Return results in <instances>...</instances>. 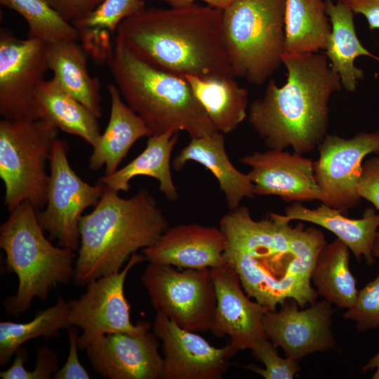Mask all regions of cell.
Returning a JSON list of instances; mask_svg holds the SVG:
<instances>
[{
  "mask_svg": "<svg viewBox=\"0 0 379 379\" xmlns=\"http://www.w3.org/2000/svg\"><path fill=\"white\" fill-rule=\"evenodd\" d=\"M219 227L227 239L225 263L237 273L249 298L271 311L288 299L301 308L315 302L311 274L327 244L321 230L302 223L292 227L275 213L255 220L244 206L225 214Z\"/></svg>",
  "mask_w": 379,
  "mask_h": 379,
  "instance_id": "obj_1",
  "label": "cell"
},
{
  "mask_svg": "<svg viewBox=\"0 0 379 379\" xmlns=\"http://www.w3.org/2000/svg\"><path fill=\"white\" fill-rule=\"evenodd\" d=\"M223 11L192 3L149 8L118 26L115 43L149 65L183 77H235L222 34Z\"/></svg>",
  "mask_w": 379,
  "mask_h": 379,
  "instance_id": "obj_2",
  "label": "cell"
},
{
  "mask_svg": "<svg viewBox=\"0 0 379 379\" xmlns=\"http://www.w3.org/2000/svg\"><path fill=\"white\" fill-rule=\"evenodd\" d=\"M281 60L286 83L278 86L270 80L263 97L251 104L248 121L269 149L291 147L302 155L327 135L328 101L342 85L325 54L284 53Z\"/></svg>",
  "mask_w": 379,
  "mask_h": 379,
  "instance_id": "obj_3",
  "label": "cell"
},
{
  "mask_svg": "<svg viewBox=\"0 0 379 379\" xmlns=\"http://www.w3.org/2000/svg\"><path fill=\"white\" fill-rule=\"evenodd\" d=\"M80 245L74 267L75 283L86 286L121 271L140 248L154 244L169 227L156 199L146 189L129 199L104 186L102 194L79 221Z\"/></svg>",
  "mask_w": 379,
  "mask_h": 379,
  "instance_id": "obj_4",
  "label": "cell"
},
{
  "mask_svg": "<svg viewBox=\"0 0 379 379\" xmlns=\"http://www.w3.org/2000/svg\"><path fill=\"white\" fill-rule=\"evenodd\" d=\"M107 63L126 103L153 135L183 131L200 138L218 132L185 78L149 65L115 42Z\"/></svg>",
  "mask_w": 379,
  "mask_h": 379,
  "instance_id": "obj_5",
  "label": "cell"
},
{
  "mask_svg": "<svg viewBox=\"0 0 379 379\" xmlns=\"http://www.w3.org/2000/svg\"><path fill=\"white\" fill-rule=\"evenodd\" d=\"M36 210L25 201L9 212L0 227L6 270L18 278L16 294L4 302L6 312L13 316L25 312L34 298L46 300L53 286L74 277V250L55 246L46 238Z\"/></svg>",
  "mask_w": 379,
  "mask_h": 379,
  "instance_id": "obj_6",
  "label": "cell"
},
{
  "mask_svg": "<svg viewBox=\"0 0 379 379\" xmlns=\"http://www.w3.org/2000/svg\"><path fill=\"white\" fill-rule=\"evenodd\" d=\"M286 0H240L223 11L222 34L234 77L261 85L284 53Z\"/></svg>",
  "mask_w": 379,
  "mask_h": 379,
  "instance_id": "obj_7",
  "label": "cell"
},
{
  "mask_svg": "<svg viewBox=\"0 0 379 379\" xmlns=\"http://www.w3.org/2000/svg\"><path fill=\"white\" fill-rule=\"evenodd\" d=\"M58 129L42 119L0 121V177L4 205L12 211L25 201L37 209L47 203L50 160Z\"/></svg>",
  "mask_w": 379,
  "mask_h": 379,
  "instance_id": "obj_8",
  "label": "cell"
},
{
  "mask_svg": "<svg viewBox=\"0 0 379 379\" xmlns=\"http://www.w3.org/2000/svg\"><path fill=\"white\" fill-rule=\"evenodd\" d=\"M141 280L152 305L183 329L210 331L216 307L211 268L177 270L149 262Z\"/></svg>",
  "mask_w": 379,
  "mask_h": 379,
  "instance_id": "obj_9",
  "label": "cell"
},
{
  "mask_svg": "<svg viewBox=\"0 0 379 379\" xmlns=\"http://www.w3.org/2000/svg\"><path fill=\"white\" fill-rule=\"evenodd\" d=\"M145 260L144 255L133 253L122 270L90 281L84 293L67 301L70 325L83 331L78 340L80 350H86L107 334L124 333L140 336L149 331L152 324L148 321L131 323L130 305L124 291L130 270Z\"/></svg>",
  "mask_w": 379,
  "mask_h": 379,
  "instance_id": "obj_10",
  "label": "cell"
},
{
  "mask_svg": "<svg viewBox=\"0 0 379 379\" xmlns=\"http://www.w3.org/2000/svg\"><path fill=\"white\" fill-rule=\"evenodd\" d=\"M65 141L55 140L51 159V175L46 208L36 213L44 231L56 239L60 247L75 251L79 248V221L83 211L98 203L104 185H91L71 168Z\"/></svg>",
  "mask_w": 379,
  "mask_h": 379,
  "instance_id": "obj_11",
  "label": "cell"
},
{
  "mask_svg": "<svg viewBox=\"0 0 379 379\" xmlns=\"http://www.w3.org/2000/svg\"><path fill=\"white\" fill-rule=\"evenodd\" d=\"M48 44L20 39L0 31V116L6 119H40L36 93L48 66Z\"/></svg>",
  "mask_w": 379,
  "mask_h": 379,
  "instance_id": "obj_12",
  "label": "cell"
},
{
  "mask_svg": "<svg viewBox=\"0 0 379 379\" xmlns=\"http://www.w3.org/2000/svg\"><path fill=\"white\" fill-rule=\"evenodd\" d=\"M318 149L314 171L326 196L324 204L343 213L358 205L362 161L370 153L379 154V131L359 133L351 138L327 134Z\"/></svg>",
  "mask_w": 379,
  "mask_h": 379,
  "instance_id": "obj_13",
  "label": "cell"
},
{
  "mask_svg": "<svg viewBox=\"0 0 379 379\" xmlns=\"http://www.w3.org/2000/svg\"><path fill=\"white\" fill-rule=\"evenodd\" d=\"M152 327L162 342L163 379H222L230 360L239 351L229 341L222 347H215L160 312H156Z\"/></svg>",
  "mask_w": 379,
  "mask_h": 379,
  "instance_id": "obj_14",
  "label": "cell"
},
{
  "mask_svg": "<svg viewBox=\"0 0 379 379\" xmlns=\"http://www.w3.org/2000/svg\"><path fill=\"white\" fill-rule=\"evenodd\" d=\"M326 299L299 310L294 299L281 305L279 312L269 310L262 317L267 338L286 357L297 361L315 352L331 350L335 340L331 329L333 310Z\"/></svg>",
  "mask_w": 379,
  "mask_h": 379,
  "instance_id": "obj_15",
  "label": "cell"
},
{
  "mask_svg": "<svg viewBox=\"0 0 379 379\" xmlns=\"http://www.w3.org/2000/svg\"><path fill=\"white\" fill-rule=\"evenodd\" d=\"M240 162L251 168L248 174L255 195L278 196L287 202L326 201L315 178L314 161L310 158L284 149H269L244 156Z\"/></svg>",
  "mask_w": 379,
  "mask_h": 379,
  "instance_id": "obj_16",
  "label": "cell"
},
{
  "mask_svg": "<svg viewBox=\"0 0 379 379\" xmlns=\"http://www.w3.org/2000/svg\"><path fill=\"white\" fill-rule=\"evenodd\" d=\"M158 338L149 331L140 336L105 335L86 348L93 370L108 379H163L164 360Z\"/></svg>",
  "mask_w": 379,
  "mask_h": 379,
  "instance_id": "obj_17",
  "label": "cell"
},
{
  "mask_svg": "<svg viewBox=\"0 0 379 379\" xmlns=\"http://www.w3.org/2000/svg\"><path fill=\"white\" fill-rule=\"evenodd\" d=\"M211 270L216 293L211 333L216 338L227 335L239 350L251 349L258 338H267L262 320L269 308L249 299L239 275L226 264Z\"/></svg>",
  "mask_w": 379,
  "mask_h": 379,
  "instance_id": "obj_18",
  "label": "cell"
},
{
  "mask_svg": "<svg viewBox=\"0 0 379 379\" xmlns=\"http://www.w3.org/2000/svg\"><path fill=\"white\" fill-rule=\"evenodd\" d=\"M227 239L220 227L197 223L168 227L152 246L143 249L146 260L179 268H214L225 265Z\"/></svg>",
  "mask_w": 379,
  "mask_h": 379,
  "instance_id": "obj_19",
  "label": "cell"
},
{
  "mask_svg": "<svg viewBox=\"0 0 379 379\" xmlns=\"http://www.w3.org/2000/svg\"><path fill=\"white\" fill-rule=\"evenodd\" d=\"M189 161L199 163L211 171L225 194L229 211L239 207L244 198L254 197L253 184L248 174L238 171L226 153L223 133L218 131L208 136L191 138L173 159L172 167L180 171Z\"/></svg>",
  "mask_w": 379,
  "mask_h": 379,
  "instance_id": "obj_20",
  "label": "cell"
},
{
  "mask_svg": "<svg viewBox=\"0 0 379 379\" xmlns=\"http://www.w3.org/2000/svg\"><path fill=\"white\" fill-rule=\"evenodd\" d=\"M282 216L289 222H309L331 231L347 246L358 260L363 255L368 265L374 263L372 248L379 229V214L373 208H367L361 218L352 219L345 216L341 211L324 203L312 209L300 202H293Z\"/></svg>",
  "mask_w": 379,
  "mask_h": 379,
  "instance_id": "obj_21",
  "label": "cell"
},
{
  "mask_svg": "<svg viewBox=\"0 0 379 379\" xmlns=\"http://www.w3.org/2000/svg\"><path fill=\"white\" fill-rule=\"evenodd\" d=\"M111 112L108 124L102 135L93 146L88 167L97 171L105 166V175H110L140 138L153 135L141 117L121 99L117 86L109 84Z\"/></svg>",
  "mask_w": 379,
  "mask_h": 379,
  "instance_id": "obj_22",
  "label": "cell"
},
{
  "mask_svg": "<svg viewBox=\"0 0 379 379\" xmlns=\"http://www.w3.org/2000/svg\"><path fill=\"white\" fill-rule=\"evenodd\" d=\"M178 140V133L173 131L149 136L141 154L122 168L100 177L99 183L117 192H128L132 178L150 176L159 181V190L169 201H176L179 194L171 175V157Z\"/></svg>",
  "mask_w": 379,
  "mask_h": 379,
  "instance_id": "obj_23",
  "label": "cell"
},
{
  "mask_svg": "<svg viewBox=\"0 0 379 379\" xmlns=\"http://www.w3.org/2000/svg\"><path fill=\"white\" fill-rule=\"evenodd\" d=\"M76 41L48 44V69L53 72V78L65 91L100 118V82L98 77L90 75L85 51Z\"/></svg>",
  "mask_w": 379,
  "mask_h": 379,
  "instance_id": "obj_24",
  "label": "cell"
},
{
  "mask_svg": "<svg viewBox=\"0 0 379 379\" xmlns=\"http://www.w3.org/2000/svg\"><path fill=\"white\" fill-rule=\"evenodd\" d=\"M326 13L331 25L325 55L331 61V69L338 74L342 87L353 93L357 81L364 77L362 69L355 67L354 60L367 55L379 61V58L368 52L359 40L354 23V13L345 4L325 0Z\"/></svg>",
  "mask_w": 379,
  "mask_h": 379,
  "instance_id": "obj_25",
  "label": "cell"
},
{
  "mask_svg": "<svg viewBox=\"0 0 379 379\" xmlns=\"http://www.w3.org/2000/svg\"><path fill=\"white\" fill-rule=\"evenodd\" d=\"M184 78L218 132L230 133L244 120L248 91L233 77L201 78L186 75Z\"/></svg>",
  "mask_w": 379,
  "mask_h": 379,
  "instance_id": "obj_26",
  "label": "cell"
},
{
  "mask_svg": "<svg viewBox=\"0 0 379 379\" xmlns=\"http://www.w3.org/2000/svg\"><path fill=\"white\" fill-rule=\"evenodd\" d=\"M36 103L40 119L58 129L80 137L92 147L100 137L98 118L53 77L40 86Z\"/></svg>",
  "mask_w": 379,
  "mask_h": 379,
  "instance_id": "obj_27",
  "label": "cell"
},
{
  "mask_svg": "<svg viewBox=\"0 0 379 379\" xmlns=\"http://www.w3.org/2000/svg\"><path fill=\"white\" fill-rule=\"evenodd\" d=\"M322 0H286L284 53H319L326 49L331 25Z\"/></svg>",
  "mask_w": 379,
  "mask_h": 379,
  "instance_id": "obj_28",
  "label": "cell"
},
{
  "mask_svg": "<svg viewBox=\"0 0 379 379\" xmlns=\"http://www.w3.org/2000/svg\"><path fill=\"white\" fill-rule=\"evenodd\" d=\"M339 239L326 244L319 253L311 274L318 295L340 308L350 307L358 291L350 270V251Z\"/></svg>",
  "mask_w": 379,
  "mask_h": 379,
  "instance_id": "obj_29",
  "label": "cell"
},
{
  "mask_svg": "<svg viewBox=\"0 0 379 379\" xmlns=\"http://www.w3.org/2000/svg\"><path fill=\"white\" fill-rule=\"evenodd\" d=\"M145 8L144 0H105L94 11L72 24L78 30L84 51L98 61H107L114 48L111 35L124 20Z\"/></svg>",
  "mask_w": 379,
  "mask_h": 379,
  "instance_id": "obj_30",
  "label": "cell"
},
{
  "mask_svg": "<svg viewBox=\"0 0 379 379\" xmlns=\"http://www.w3.org/2000/svg\"><path fill=\"white\" fill-rule=\"evenodd\" d=\"M70 326L68 302L61 296L54 305L39 311L29 322L1 321V366L6 365L27 340L38 337L58 338L60 329Z\"/></svg>",
  "mask_w": 379,
  "mask_h": 379,
  "instance_id": "obj_31",
  "label": "cell"
},
{
  "mask_svg": "<svg viewBox=\"0 0 379 379\" xmlns=\"http://www.w3.org/2000/svg\"><path fill=\"white\" fill-rule=\"evenodd\" d=\"M0 4L21 15L29 26L28 37L47 44L77 40V28L66 21L45 0H0Z\"/></svg>",
  "mask_w": 379,
  "mask_h": 379,
  "instance_id": "obj_32",
  "label": "cell"
},
{
  "mask_svg": "<svg viewBox=\"0 0 379 379\" xmlns=\"http://www.w3.org/2000/svg\"><path fill=\"white\" fill-rule=\"evenodd\" d=\"M277 347L267 338H258L251 348L253 356L265 365V368L253 364L246 368L253 371L265 379H292L300 370L298 361L290 357H281Z\"/></svg>",
  "mask_w": 379,
  "mask_h": 379,
  "instance_id": "obj_33",
  "label": "cell"
},
{
  "mask_svg": "<svg viewBox=\"0 0 379 379\" xmlns=\"http://www.w3.org/2000/svg\"><path fill=\"white\" fill-rule=\"evenodd\" d=\"M343 316L354 321L360 332L379 327V273L358 291L354 303Z\"/></svg>",
  "mask_w": 379,
  "mask_h": 379,
  "instance_id": "obj_34",
  "label": "cell"
},
{
  "mask_svg": "<svg viewBox=\"0 0 379 379\" xmlns=\"http://www.w3.org/2000/svg\"><path fill=\"white\" fill-rule=\"evenodd\" d=\"M357 192L361 198L371 202L379 210V157L362 164Z\"/></svg>",
  "mask_w": 379,
  "mask_h": 379,
  "instance_id": "obj_35",
  "label": "cell"
},
{
  "mask_svg": "<svg viewBox=\"0 0 379 379\" xmlns=\"http://www.w3.org/2000/svg\"><path fill=\"white\" fill-rule=\"evenodd\" d=\"M74 326L68 327L69 343V354L64 366L53 375L54 379H88L90 375L80 363L77 350L79 349V332Z\"/></svg>",
  "mask_w": 379,
  "mask_h": 379,
  "instance_id": "obj_36",
  "label": "cell"
},
{
  "mask_svg": "<svg viewBox=\"0 0 379 379\" xmlns=\"http://www.w3.org/2000/svg\"><path fill=\"white\" fill-rule=\"evenodd\" d=\"M66 21L72 22L94 11L105 0H45Z\"/></svg>",
  "mask_w": 379,
  "mask_h": 379,
  "instance_id": "obj_37",
  "label": "cell"
},
{
  "mask_svg": "<svg viewBox=\"0 0 379 379\" xmlns=\"http://www.w3.org/2000/svg\"><path fill=\"white\" fill-rule=\"evenodd\" d=\"M57 352L41 346L36 351V364L33 371L25 370L22 379H49L58 371Z\"/></svg>",
  "mask_w": 379,
  "mask_h": 379,
  "instance_id": "obj_38",
  "label": "cell"
},
{
  "mask_svg": "<svg viewBox=\"0 0 379 379\" xmlns=\"http://www.w3.org/2000/svg\"><path fill=\"white\" fill-rule=\"evenodd\" d=\"M354 13L364 15L371 30L379 28V0H338Z\"/></svg>",
  "mask_w": 379,
  "mask_h": 379,
  "instance_id": "obj_39",
  "label": "cell"
},
{
  "mask_svg": "<svg viewBox=\"0 0 379 379\" xmlns=\"http://www.w3.org/2000/svg\"><path fill=\"white\" fill-rule=\"evenodd\" d=\"M16 356L12 366L4 371L0 372V377L3 379H22L25 370V362L27 360L29 353L27 350L20 347L15 352Z\"/></svg>",
  "mask_w": 379,
  "mask_h": 379,
  "instance_id": "obj_40",
  "label": "cell"
},
{
  "mask_svg": "<svg viewBox=\"0 0 379 379\" xmlns=\"http://www.w3.org/2000/svg\"><path fill=\"white\" fill-rule=\"evenodd\" d=\"M373 369H375V371L373 373L372 378L379 379V352L370 359L366 365L362 366L361 371L366 373L369 370Z\"/></svg>",
  "mask_w": 379,
  "mask_h": 379,
  "instance_id": "obj_41",
  "label": "cell"
},
{
  "mask_svg": "<svg viewBox=\"0 0 379 379\" xmlns=\"http://www.w3.org/2000/svg\"><path fill=\"white\" fill-rule=\"evenodd\" d=\"M200 1L206 2L208 6H210L213 8L224 11L227 8L230 7V6H232V4H234V3L240 0H200Z\"/></svg>",
  "mask_w": 379,
  "mask_h": 379,
  "instance_id": "obj_42",
  "label": "cell"
},
{
  "mask_svg": "<svg viewBox=\"0 0 379 379\" xmlns=\"http://www.w3.org/2000/svg\"><path fill=\"white\" fill-rule=\"evenodd\" d=\"M372 254L374 258H379V229L377 232L373 248H372Z\"/></svg>",
  "mask_w": 379,
  "mask_h": 379,
  "instance_id": "obj_43",
  "label": "cell"
},
{
  "mask_svg": "<svg viewBox=\"0 0 379 379\" xmlns=\"http://www.w3.org/2000/svg\"><path fill=\"white\" fill-rule=\"evenodd\" d=\"M164 1L170 4L171 6H182L186 5L189 4L194 3L197 0H161Z\"/></svg>",
  "mask_w": 379,
  "mask_h": 379,
  "instance_id": "obj_44",
  "label": "cell"
}]
</instances>
